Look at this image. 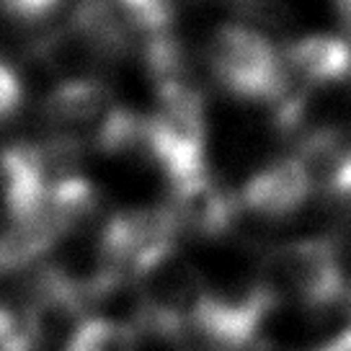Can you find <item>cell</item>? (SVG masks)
Here are the masks:
<instances>
[{
  "instance_id": "obj_1",
  "label": "cell",
  "mask_w": 351,
  "mask_h": 351,
  "mask_svg": "<svg viewBox=\"0 0 351 351\" xmlns=\"http://www.w3.org/2000/svg\"><path fill=\"white\" fill-rule=\"evenodd\" d=\"M207 65L222 86L245 101H271L279 106L287 99L282 55L251 26H222L212 34Z\"/></svg>"
},
{
  "instance_id": "obj_2",
  "label": "cell",
  "mask_w": 351,
  "mask_h": 351,
  "mask_svg": "<svg viewBox=\"0 0 351 351\" xmlns=\"http://www.w3.org/2000/svg\"><path fill=\"white\" fill-rule=\"evenodd\" d=\"M109 114V90L93 77L60 83L44 99L42 106V119L49 132V140L67 145L83 143L86 137L96 140Z\"/></svg>"
},
{
  "instance_id": "obj_3",
  "label": "cell",
  "mask_w": 351,
  "mask_h": 351,
  "mask_svg": "<svg viewBox=\"0 0 351 351\" xmlns=\"http://www.w3.org/2000/svg\"><path fill=\"white\" fill-rule=\"evenodd\" d=\"M287 93L297 86L300 93H315L351 75V42L333 34H307L287 47L282 55Z\"/></svg>"
},
{
  "instance_id": "obj_4",
  "label": "cell",
  "mask_w": 351,
  "mask_h": 351,
  "mask_svg": "<svg viewBox=\"0 0 351 351\" xmlns=\"http://www.w3.org/2000/svg\"><path fill=\"white\" fill-rule=\"evenodd\" d=\"M313 173L300 158H285L261 168L245 186L248 207L263 215H285L300 207L310 194Z\"/></svg>"
},
{
  "instance_id": "obj_5",
  "label": "cell",
  "mask_w": 351,
  "mask_h": 351,
  "mask_svg": "<svg viewBox=\"0 0 351 351\" xmlns=\"http://www.w3.org/2000/svg\"><path fill=\"white\" fill-rule=\"evenodd\" d=\"M23 104V83L5 62H0V121L11 119Z\"/></svg>"
},
{
  "instance_id": "obj_6",
  "label": "cell",
  "mask_w": 351,
  "mask_h": 351,
  "mask_svg": "<svg viewBox=\"0 0 351 351\" xmlns=\"http://www.w3.org/2000/svg\"><path fill=\"white\" fill-rule=\"evenodd\" d=\"M60 0H0V11L21 19V21H36L55 8Z\"/></svg>"
}]
</instances>
